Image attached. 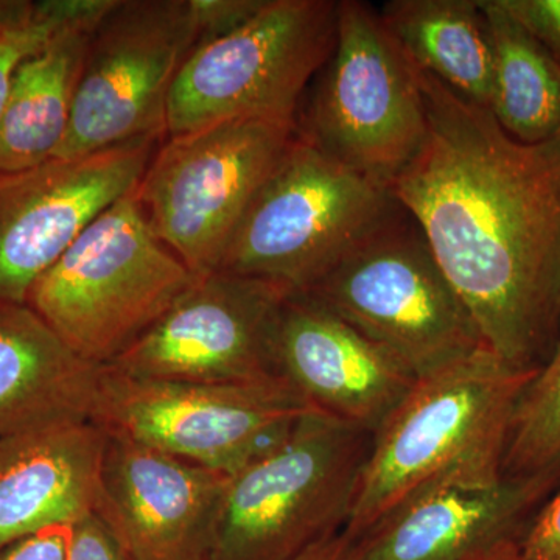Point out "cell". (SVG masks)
<instances>
[{"mask_svg": "<svg viewBox=\"0 0 560 560\" xmlns=\"http://www.w3.org/2000/svg\"><path fill=\"white\" fill-rule=\"evenodd\" d=\"M280 374L312 408L374 433L418 378L307 293L280 313Z\"/></svg>", "mask_w": 560, "mask_h": 560, "instance_id": "cell-15", "label": "cell"}, {"mask_svg": "<svg viewBox=\"0 0 560 560\" xmlns=\"http://www.w3.org/2000/svg\"><path fill=\"white\" fill-rule=\"evenodd\" d=\"M264 2L265 0H191V9L200 28L198 46L234 31L249 20Z\"/></svg>", "mask_w": 560, "mask_h": 560, "instance_id": "cell-25", "label": "cell"}, {"mask_svg": "<svg viewBox=\"0 0 560 560\" xmlns=\"http://www.w3.org/2000/svg\"><path fill=\"white\" fill-rule=\"evenodd\" d=\"M378 14L416 68L489 108L493 49L480 0H389Z\"/></svg>", "mask_w": 560, "mask_h": 560, "instance_id": "cell-20", "label": "cell"}, {"mask_svg": "<svg viewBox=\"0 0 560 560\" xmlns=\"http://www.w3.org/2000/svg\"><path fill=\"white\" fill-rule=\"evenodd\" d=\"M113 0L62 25L18 65L0 119V173L51 160L68 135L95 24Z\"/></svg>", "mask_w": 560, "mask_h": 560, "instance_id": "cell-19", "label": "cell"}, {"mask_svg": "<svg viewBox=\"0 0 560 560\" xmlns=\"http://www.w3.org/2000/svg\"><path fill=\"white\" fill-rule=\"evenodd\" d=\"M308 410L287 382L147 381L103 366L92 422L230 477L285 440Z\"/></svg>", "mask_w": 560, "mask_h": 560, "instance_id": "cell-11", "label": "cell"}, {"mask_svg": "<svg viewBox=\"0 0 560 560\" xmlns=\"http://www.w3.org/2000/svg\"><path fill=\"white\" fill-rule=\"evenodd\" d=\"M197 278L154 234L131 191L81 232L27 305L81 359L108 366Z\"/></svg>", "mask_w": 560, "mask_h": 560, "instance_id": "cell-4", "label": "cell"}, {"mask_svg": "<svg viewBox=\"0 0 560 560\" xmlns=\"http://www.w3.org/2000/svg\"><path fill=\"white\" fill-rule=\"evenodd\" d=\"M156 139L0 173V305L27 304L35 283L81 232L136 190Z\"/></svg>", "mask_w": 560, "mask_h": 560, "instance_id": "cell-13", "label": "cell"}, {"mask_svg": "<svg viewBox=\"0 0 560 560\" xmlns=\"http://www.w3.org/2000/svg\"><path fill=\"white\" fill-rule=\"evenodd\" d=\"M66 560H135L92 512L72 526Z\"/></svg>", "mask_w": 560, "mask_h": 560, "instance_id": "cell-27", "label": "cell"}, {"mask_svg": "<svg viewBox=\"0 0 560 560\" xmlns=\"http://www.w3.org/2000/svg\"><path fill=\"white\" fill-rule=\"evenodd\" d=\"M105 431L94 514L114 539L135 560H208L228 475Z\"/></svg>", "mask_w": 560, "mask_h": 560, "instance_id": "cell-14", "label": "cell"}, {"mask_svg": "<svg viewBox=\"0 0 560 560\" xmlns=\"http://www.w3.org/2000/svg\"><path fill=\"white\" fill-rule=\"evenodd\" d=\"M471 560H526L523 558L521 548H518V540H504L490 550L481 552L480 556Z\"/></svg>", "mask_w": 560, "mask_h": 560, "instance_id": "cell-30", "label": "cell"}, {"mask_svg": "<svg viewBox=\"0 0 560 560\" xmlns=\"http://www.w3.org/2000/svg\"><path fill=\"white\" fill-rule=\"evenodd\" d=\"M418 75L427 135L390 195L482 345L517 370H540L560 338V135L523 143L489 108Z\"/></svg>", "mask_w": 560, "mask_h": 560, "instance_id": "cell-1", "label": "cell"}, {"mask_svg": "<svg viewBox=\"0 0 560 560\" xmlns=\"http://www.w3.org/2000/svg\"><path fill=\"white\" fill-rule=\"evenodd\" d=\"M300 135L298 124L230 120L172 136L135 190L151 230L195 276L219 271L250 202Z\"/></svg>", "mask_w": 560, "mask_h": 560, "instance_id": "cell-9", "label": "cell"}, {"mask_svg": "<svg viewBox=\"0 0 560 560\" xmlns=\"http://www.w3.org/2000/svg\"><path fill=\"white\" fill-rule=\"evenodd\" d=\"M499 3L560 65V0H499Z\"/></svg>", "mask_w": 560, "mask_h": 560, "instance_id": "cell-24", "label": "cell"}, {"mask_svg": "<svg viewBox=\"0 0 560 560\" xmlns=\"http://www.w3.org/2000/svg\"><path fill=\"white\" fill-rule=\"evenodd\" d=\"M293 290L249 276H198L109 368L147 381L267 385L283 381L280 313Z\"/></svg>", "mask_w": 560, "mask_h": 560, "instance_id": "cell-12", "label": "cell"}, {"mask_svg": "<svg viewBox=\"0 0 560 560\" xmlns=\"http://www.w3.org/2000/svg\"><path fill=\"white\" fill-rule=\"evenodd\" d=\"M105 442L92 420L0 438V552L94 512Z\"/></svg>", "mask_w": 560, "mask_h": 560, "instance_id": "cell-17", "label": "cell"}, {"mask_svg": "<svg viewBox=\"0 0 560 560\" xmlns=\"http://www.w3.org/2000/svg\"><path fill=\"white\" fill-rule=\"evenodd\" d=\"M372 433L315 408L228 477L208 560H294L348 525Z\"/></svg>", "mask_w": 560, "mask_h": 560, "instance_id": "cell-3", "label": "cell"}, {"mask_svg": "<svg viewBox=\"0 0 560 560\" xmlns=\"http://www.w3.org/2000/svg\"><path fill=\"white\" fill-rule=\"evenodd\" d=\"M559 478L560 466L504 477L490 488L430 490L348 541L345 560L475 559L501 541L521 539Z\"/></svg>", "mask_w": 560, "mask_h": 560, "instance_id": "cell-16", "label": "cell"}, {"mask_svg": "<svg viewBox=\"0 0 560 560\" xmlns=\"http://www.w3.org/2000/svg\"><path fill=\"white\" fill-rule=\"evenodd\" d=\"M304 293L389 353L416 378L486 348L418 223L399 202Z\"/></svg>", "mask_w": 560, "mask_h": 560, "instance_id": "cell-5", "label": "cell"}, {"mask_svg": "<svg viewBox=\"0 0 560 560\" xmlns=\"http://www.w3.org/2000/svg\"><path fill=\"white\" fill-rule=\"evenodd\" d=\"M346 548H348V540L345 534H335L294 560H345Z\"/></svg>", "mask_w": 560, "mask_h": 560, "instance_id": "cell-29", "label": "cell"}, {"mask_svg": "<svg viewBox=\"0 0 560 560\" xmlns=\"http://www.w3.org/2000/svg\"><path fill=\"white\" fill-rule=\"evenodd\" d=\"M200 43L191 0H113L92 31L68 135L77 158L167 135V105Z\"/></svg>", "mask_w": 560, "mask_h": 560, "instance_id": "cell-10", "label": "cell"}, {"mask_svg": "<svg viewBox=\"0 0 560 560\" xmlns=\"http://www.w3.org/2000/svg\"><path fill=\"white\" fill-rule=\"evenodd\" d=\"M316 79L301 135L389 190L422 147L427 110L418 69L377 9L338 0L335 47Z\"/></svg>", "mask_w": 560, "mask_h": 560, "instance_id": "cell-8", "label": "cell"}, {"mask_svg": "<svg viewBox=\"0 0 560 560\" xmlns=\"http://www.w3.org/2000/svg\"><path fill=\"white\" fill-rule=\"evenodd\" d=\"M337 25L335 0H265L184 62L168 97V138L230 120L298 124L301 97L329 60Z\"/></svg>", "mask_w": 560, "mask_h": 560, "instance_id": "cell-7", "label": "cell"}, {"mask_svg": "<svg viewBox=\"0 0 560 560\" xmlns=\"http://www.w3.org/2000/svg\"><path fill=\"white\" fill-rule=\"evenodd\" d=\"M98 0H43L0 2V119L9 101L18 65L43 46L68 22L90 13Z\"/></svg>", "mask_w": 560, "mask_h": 560, "instance_id": "cell-23", "label": "cell"}, {"mask_svg": "<svg viewBox=\"0 0 560 560\" xmlns=\"http://www.w3.org/2000/svg\"><path fill=\"white\" fill-rule=\"evenodd\" d=\"M493 49L489 109L500 127L523 143L560 135V65L501 9L480 0Z\"/></svg>", "mask_w": 560, "mask_h": 560, "instance_id": "cell-21", "label": "cell"}, {"mask_svg": "<svg viewBox=\"0 0 560 560\" xmlns=\"http://www.w3.org/2000/svg\"><path fill=\"white\" fill-rule=\"evenodd\" d=\"M518 548L526 560H560V489L529 521Z\"/></svg>", "mask_w": 560, "mask_h": 560, "instance_id": "cell-26", "label": "cell"}, {"mask_svg": "<svg viewBox=\"0 0 560 560\" xmlns=\"http://www.w3.org/2000/svg\"><path fill=\"white\" fill-rule=\"evenodd\" d=\"M537 372L480 348L418 378L372 433L346 540L430 490L499 485L515 408Z\"/></svg>", "mask_w": 560, "mask_h": 560, "instance_id": "cell-2", "label": "cell"}, {"mask_svg": "<svg viewBox=\"0 0 560 560\" xmlns=\"http://www.w3.org/2000/svg\"><path fill=\"white\" fill-rule=\"evenodd\" d=\"M70 536L72 526H51L11 545L0 552V560H66Z\"/></svg>", "mask_w": 560, "mask_h": 560, "instance_id": "cell-28", "label": "cell"}, {"mask_svg": "<svg viewBox=\"0 0 560 560\" xmlns=\"http://www.w3.org/2000/svg\"><path fill=\"white\" fill-rule=\"evenodd\" d=\"M102 372L27 304L0 305V438L92 420Z\"/></svg>", "mask_w": 560, "mask_h": 560, "instance_id": "cell-18", "label": "cell"}, {"mask_svg": "<svg viewBox=\"0 0 560 560\" xmlns=\"http://www.w3.org/2000/svg\"><path fill=\"white\" fill-rule=\"evenodd\" d=\"M560 466V338L550 359L523 390L504 456V477Z\"/></svg>", "mask_w": 560, "mask_h": 560, "instance_id": "cell-22", "label": "cell"}, {"mask_svg": "<svg viewBox=\"0 0 560 560\" xmlns=\"http://www.w3.org/2000/svg\"><path fill=\"white\" fill-rule=\"evenodd\" d=\"M396 208L386 187L300 135L250 202L219 271L304 293Z\"/></svg>", "mask_w": 560, "mask_h": 560, "instance_id": "cell-6", "label": "cell"}]
</instances>
